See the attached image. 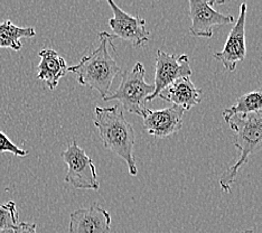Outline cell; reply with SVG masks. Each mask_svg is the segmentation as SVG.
Returning a JSON list of instances; mask_svg holds the SVG:
<instances>
[{
	"label": "cell",
	"mask_w": 262,
	"mask_h": 233,
	"mask_svg": "<svg viewBox=\"0 0 262 233\" xmlns=\"http://www.w3.org/2000/svg\"><path fill=\"white\" fill-rule=\"evenodd\" d=\"M94 125L103 146L126 161L131 175L138 174L134 156L135 130L120 107H95Z\"/></svg>",
	"instance_id": "6da1fadb"
},
{
	"label": "cell",
	"mask_w": 262,
	"mask_h": 233,
	"mask_svg": "<svg viewBox=\"0 0 262 233\" xmlns=\"http://www.w3.org/2000/svg\"><path fill=\"white\" fill-rule=\"evenodd\" d=\"M18 224V211L16 203L8 201L5 204H0V233L11 231Z\"/></svg>",
	"instance_id": "2e32d148"
},
{
	"label": "cell",
	"mask_w": 262,
	"mask_h": 233,
	"mask_svg": "<svg viewBox=\"0 0 262 233\" xmlns=\"http://www.w3.org/2000/svg\"><path fill=\"white\" fill-rule=\"evenodd\" d=\"M62 157L68 165L65 183L72 185L74 188L99 190L100 182L93 161L84 149L77 145L76 140L70 143L62 153Z\"/></svg>",
	"instance_id": "5b68a950"
},
{
	"label": "cell",
	"mask_w": 262,
	"mask_h": 233,
	"mask_svg": "<svg viewBox=\"0 0 262 233\" xmlns=\"http://www.w3.org/2000/svg\"><path fill=\"white\" fill-rule=\"evenodd\" d=\"M184 112L185 110L176 105L162 110H150L145 108L141 112V117L147 133L155 138L163 139L182 129Z\"/></svg>",
	"instance_id": "30bf717a"
},
{
	"label": "cell",
	"mask_w": 262,
	"mask_h": 233,
	"mask_svg": "<svg viewBox=\"0 0 262 233\" xmlns=\"http://www.w3.org/2000/svg\"><path fill=\"white\" fill-rule=\"evenodd\" d=\"M108 5L113 13V17L109 19V25L113 31V34H109L111 40H127L133 46H142L149 40L150 33L147 31L144 18L127 14L112 0H109Z\"/></svg>",
	"instance_id": "52a82bcc"
},
{
	"label": "cell",
	"mask_w": 262,
	"mask_h": 233,
	"mask_svg": "<svg viewBox=\"0 0 262 233\" xmlns=\"http://www.w3.org/2000/svg\"><path fill=\"white\" fill-rule=\"evenodd\" d=\"M99 38L98 49L83 56L76 65L68 68V72L76 74L79 84L97 90L104 99L109 94L115 77L121 74V69L109 52V44H112L109 33H99Z\"/></svg>",
	"instance_id": "7a4b0ae2"
},
{
	"label": "cell",
	"mask_w": 262,
	"mask_h": 233,
	"mask_svg": "<svg viewBox=\"0 0 262 233\" xmlns=\"http://www.w3.org/2000/svg\"><path fill=\"white\" fill-rule=\"evenodd\" d=\"M36 35L33 27H19L7 19L0 24V47L11 49L15 51L21 50V38H32Z\"/></svg>",
	"instance_id": "5bb4252c"
},
{
	"label": "cell",
	"mask_w": 262,
	"mask_h": 233,
	"mask_svg": "<svg viewBox=\"0 0 262 233\" xmlns=\"http://www.w3.org/2000/svg\"><path fill=\"white\" fill-rule=\"evenodd\" d=\"M228 124L234 131V146L240 152V157L220 178V186L225 193L230 192L237 173L248 163L250 156L262 149V111L233 116Z\"/></svg>",
	"instance_id": "3957f363"
},
{
	"label": "cell",
	"mask_w": 262,
	"mask_h": 233,
	"mask_svg": "<svg viewBox=\"0 0 262 233\" xmlns=\"http://www.w3.org/2000/svg\"><path fill=\"white\" fill-rule=\"evenodd\" d=\"M146 70L142 63L137 62L134 68L121 73L122 81L115 92L109 93L103 101L117 100L127 111L141 117L147 98L154 92L155 86L145 80Z\"/></svg>",
	"instance_id": "277c9868"
},
{
	"label": "cell",
	"mask_w": 262,
	"mask_h": 233,
	"mask_svg": "<svg viewBox=\"0 0 262 233\" xmlns=\"http://www.w3.org/2000/svg\"><path fill=\"white\" fill-rule=\"evenodd\" d=\"M193 70L190 68L189 57L186 54L174 55L158 50L156 54V63H155V90L147 98L146 102L151 101L158 97V94L165 88L170 86L171 83L182 79V77H190Z\"/></svg>",
	"instance_id": "8992f818"
},
{
	"label": "cell",
	"mask_w": 262,
	"mask_h": 233,
	"mask_svg": "<svg viewBox=\"0 0 262 233\" xmlns=\"http://www.w3.org/2000/svg\"><path fill=\"white\" fill-rule=\"evenodd\" d=\"M242 233H253V231H251V230H244Z\"/></svg>",
	"instance_id": "d6986e66"
},
{
	"label": "cell",
	"mask_w": 262,
	"mask_h": 233,
	"mask_svg": "<svg viewBox=\"0 0 262 233\" xmlns=\"http://www.w3.org/2000/svg\"><path fill=\"white\" fill-rule=\"evenodd\" d=\"M262 111V88L254 91L248 92L237 98L236 102L230 107L225 108L222 112L224 121L228 123L230 119L236 115H248V113Z\"/></svg>",
	"instance_id": "9a60e30c"
},
{
	"label": "cell",
	"mask_w": 262,
	"mask_h": 233,
	"mask_svg": "<svg viewBox=\"0 0 262 233\" xmlns=\"http://www.w3.org/2000/svg\"><path fill=\"white\" fill-rule=\"evenodd\" d=\"M189 17L192 19V26L189 32L196 37H213V29L215 26H222L225 24L233 23V16L219 13L214 5L224 4V2H206V0H189Z\"/></svg>",
	"instance_id": "ba28073f"
},
{
	"label": "cell",
	"mask_w": 262,
	"mask_h": 233,
	"mask_svg": "<svg viewBox=\"0 0 262 233\" xmlns=\"http://www.w3.org/2000/svg\"><path fill=\"white\" fill-rule=\"evenodd\" d=\"M40 62L37 67L39 80L44 81L50 90H54L65 74L68 73V65L59 54L51 49H44L39 52Z\"/></svg>",
	"instance_id": "4fadbf2b"
},
{
	"label": "cell",
	"mask_w": 262,
	"mask_h": 233,
	"mask_svg": "<svg viewBox=\"0 0 262 233\" xmlns=\"http://www.w3.org/2000/svg\"><path fill=\"white\" fill-rule=\"evenodd\" d=\"M201 94L202 89L196 87L190 77H182L165 88L158 97L186 111L201 103Z\"/></svg>",
	"instance_id": "7c38bea8"
},
{
	"label": "cell",
	"mask_w": 262,
	"mask_h": 233,
	"mask_svg": "<svg viewBox=\"0 0 262 233\" xmlns=\"http://www.w3.org/2000/svg\"><path fill=\"white\" fill-rule=\"evenodd\" d=\"M111 215L99 204L71 213L69 233H109Z\"/></svg>",
	"instance_id": "8fae6325"
},
{
	"label": "cell",
	"mask_w": 262,
	"mask_h": 233,
	"mask_svg": "<svg viewBox=\"0 0 262 233\" xmlns=\"http://www.w3.org/2000/svg\"><path fill=\"white\" fill-rule=\"evenodd\" d=\"M37 225L35 223L21 222L17 224L15 228L10 231V233H37Z\"/></svg>",
	"instance_id": "ac0fdd59"
},
{
	"label": "cell",
	"mask_w": 262,
	"mask_h": 233,
	"mask_svg": "<svg viewBox=\"0 0 262 233\" xmlns=\"http://www.w3.org/2000/svg\"><path fill=\"white\" fill-rule=\"evenodd\" d=\"M0 153H11L15 156H27L28 155L27 151L15 145L3 131H0Z\"/></svg>",
	"instance_id": "e0dca14e"
},
{
	"label": "cell",
	"mask_w": 262,
	"mask_h": 233,
	"mask_svg": "<svg viewBox=\"0 0 262 233\" xmlns=\"http://www.w3.org/2000/svg\"><path fill=\"white\" fill-rule=\"evenodd\" d=\"M247 3L240 5L239 18L235 25L229 33L223 50L213 54V57L222 63L225 70L233 72L236 69L237 63L244 61L247 56L246 46V18H247Z\"/></svg>",
	"instance_id": "9c48e42d"
}]
</instances>
